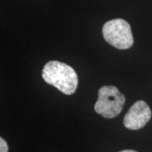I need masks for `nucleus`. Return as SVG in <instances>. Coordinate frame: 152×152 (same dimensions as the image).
I'll use <instances>...</instances> for the list:
<instances>
[{"instance_id": "nucleus-5", "label": "nucleus", "mask_w": 152, "mask_h": 152, "mask_svg": "<svg viewBox=\"0 0 152 152\" xmlns=\"http://www.w3.org/2000/svg\"><path fill=\"white\" fill-rule=\"evenodd\" d=\"M8 151L9 147L6 141L3 138H0V152H8Z\"/></svg>"}, {"instance_id": "nucleus-6", "label": "nucleus", "mask_w": 152, "mask_h": 152, "mask_svg": "<svg viewBox=\"0 0 152 152\" xmlns=\"http://www.w3.org/2000/svg\"><path fill=\"white\" fill-rule=\"evenodd\" d=\"M119 152H137L136 151H133V150H124V151H121Z\"/></svg>"}, {"instance_id": "nucleus-3", "label": "nucleus", "mask_w": 152, "mask_h": 152, "mask_svg": "<svg viewBox=\"0 0 152 152\" xmlns=\"http://www.w3.org/2000/svg\"><path fill=\"white\" fill-rule=\"evenodd\" d=\"M102 34L104 39L118 49H128L134 44L130 25L123 19H115L105 23Z\"/></svg>"}, {"instance_id": "nucleus-2", "label": "nucleus", "mask_w": 152, "mask_h": 152, "mask_svg": "<svg viewBox=\"0 0 152 152\" xmlns=\"http://www.w3.org/2000/svg\"><path fill=\"white\" fill-rule=\"evenodd\" d=\"M125 96L113 86H102L98 91L97 102L95 104L96 113L105 118H113L123 110Z\"/></svg>"}, {"instance_id": "nucleus-4", "label": "nucleus", "mask_w": 152, "mask_h": 152, "mask_svg": "<svg viewBox=\"0 0 152 152\" xmlns=\"http://www.w3.org/2000/svg\"><path fill=\"white\" fill-rule=\"evenodd\" d=\"M151 118V110L144 101H138L131 107L124 118L125 128L138 130L145 127Z\"/></svg>"}, {"instance_id": "nucleus-1", "label": "nucleus", "mask_w": 152, "mask_h": 152, "mask_svg": "<svg viewBox=\"0 0 152 152\" xmlns=\"http://www.w3.org/2000/svg\"><path fill=\"white\" fill-rule=\"evenodd\" d=\"M42 78L65 95L75 92L78 86V75L69 65L58 61H50L42 69Z\"/></svg>"}]
</instances>
